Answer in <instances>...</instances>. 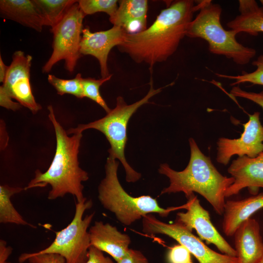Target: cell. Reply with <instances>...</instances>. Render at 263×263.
I'll use <instances>...</instances> for the list:
<instances>
[{
    "label": "cell",
    "instance_id": "1",
    "mask_svg": "<svg viewBox=\"0 0 263 263\" xmlns=\"http://www.w3.org/2000/svg\"><path fill=\"white\" fill-rule=\"evenodd\" d=\"M195 2L179 0L162 10L153 23L145 30L134 34H126L118 46L137 63H145L151 69L158 62L166 61L177 50L186 36L193 14L197 11Z\"/></svg>",
    "mask_w": 263,
    "mask_h": 263
},
{
    "label": "cell",
    "instance_id": "2",
    "mask_svg": "<svg viewBox=\"0 0 263 263\" xmlns=\"http://www.w3.org/2000/svg\"><path fill=\"white\" fill-rule=\"evenodd\" d=\"M48 117L52 122L56 137V149L53 161L45 172L39 169L35 171V177L28 183L24 190L44 187L50 185L48 195L49 200H55L71 194L77 202L82 201L84 197V186L82 182L89 179L88 173L79 166L78 154L82 132L69 136L57 120L53 107L48 106Z\"/></svg>",
    "mask_w": 263,
    "mask_h": 263
},
{
    "label": "cell",
    "instance_id": "3",
    "mask_svg": "<svg viewBox=\"0 0 263 263\" xmlns=\"http://www.w3.org/2000/svg\"><path fill=\"white\" fill-rule=\"evenodd\" d=\"M190 158L188 165L182 171L172 169L168 164H162L159 172L169 180V186L161 194L182 192L188 199L193 192L202 196L219 215L224 213L225 192L234 179L221 174L210 158L200 150L195 140H188Z\"/></svg>",
    "mask_w": 263,
    "mask_h": 263
},
{
    "label": "cell",
    "instance_id": "4",
    "mask_svg": "<svg viewBox=\"0 0 263 263\" xmlns=\"http://www.w3.org/2000/svg\"><path fill=\"white\" fill-rule=\"evenodd\" d=\"M196 6L199 13L189 23L186 36L205 40L212 54L223 56L238 65L247 64L255 56L256 51L240 43L234 31L223 28L220 20L221 6L213 3L211 0H198Z\"/></svg>",
    "mask_w": 263,
    "mask_h": 263
},
{
    "label": "cell",
    "instance_id": "5",
    "mask_svg": "<svg viewBox=\"0 0 263 263\" xmlns=\"http://www.w3.org/2000/svg\"><path fill=\"white\" fill-rule=\"evenodd\" d=\"M119 163L109 156L105 166V177L98 187V199L107 210L113 213L123 225L129 226L152 213L166 217L172 210L181 208L161 207L156 199L149 195L133 197L123 188L117 177Z\"/></svg>",
    "mask_w": 263,
    "mask_h": 263
},
{
    "label": "cell",
    "instance_id": "6",
    "mask_svg": "<svg viewBox=\"0 0 263 263\" xmlns=\"http://www.w3.org/2000/svg\"><path fill=\"white\" fill-rule=\"evenodd\" d=\"M150 86L147 94L138 101L128 105L122 96H119L116 98L115 107L111 110L103 118L87 124H80L76 128H71L67 131L68 134H73L93 129L103 133L111 145L108 150L109 156L115 159H118L122 163L126 172V180L129 183L137 181L141 175L130 166L125 156V148L128 140L127 132L128 122L140 107L149 103V100L161 92L164 88L154 89L152 78L150 82Z\"/></svg>",
    "mask_w": 263,
    "mask_h": 263
},
{
    "label": "cell",
    "instance_id": "7",
    "mask_svg": "<svg viewBox=\"0 0 263 263\" xmlns=\"http://www.w3.org/2000/svg\"><path fill=\"white\" fill-rule=\"evenodd\" d=\"M93 206L91 199L85 198L75 203L74 216L71 223L64 228L56 232V237L47 247L35 253H24L19 258L44 254H57L62 256L66 263H85L88 259V251L91 246L88 228L94 213L83 218L85 211Z\"/></svg>",
    "mask_w": 263,
    "mask_h": 263
},
{
    "label": "cell",
    "instance_id": "8",
    "mask_svg": "<svg viewBox=\"0 0 263 263\" xmlns=\"http://www.w3.org/2000/svg\"><path fill=\"white\" fill-rule=\"evenodd\" d=\"M77 1L67 10L61 20L51 28L53 34V52L42 68L49 72L58 61H65V69L73 73L81 55L80 53L83 20L85 17Z\"/></svg>",
    "mask_w": 263,
    "mask_h": 263
},
{
    "label": "cell",
    "instance_id": "9",
    "mask_svg": "<svg viewBox=\"0 0 263 263\" xmlns=\"http://www.w3.org/2000/svg\"><path fill=\"white\" fill-rule=\"evenodd\" d=\"M142 231L148 235L164 234L185 246L199 263H239L237 257L215 252L206 245L182 224L164 223L149 214L142 218Z\"/></svg>",
    "mask_w": 263,
    "mask_h": 263
},
{
    "label": "cell",
    "instance_id": "10",
    "mask_svg": "<svg viewBox=\"0 0 263 263\" xmlns=\"http://www.w3.org/2000/svg\"><path fill=\"white\" fill-rule=\"evenodd\" d=\"M260 115L259 112L248 115V120L243 124L244 131L239 138L221 137L218 139L217 162L226 165L233 156L254 158L263 152V126Z\"/></svg>",
    "mask_w": 263,
    "mask_h": 263
},
{
    "label": "cell",
    "instance_id": "11",
    "mask_svg": "<svg viewBox=\"0 0 263 263\" xmlns=\"http://www.w3.org/2000/svg\"><path fill=\"white\" fill-rule=\"evenodd\" d=\"M32 57L21 51L14 53L7 74L0 89L33 114L41 109L32 94L30 81Z\"/></svg>",
    "mask_w": 263,
    "mask_h": 263
},
{
    "label": "cell",
    "instance_id": "12",
    "mask_svg": "<svg viewBox=\"0 0 263 263\" xmlns=\"http://www.w3.org/2000/svg\"><path fill=\"white\" fill-rule=\"evenodd\" d=\"M181 208L187 209L185 212L177 214V221L192 231L194 229L200 239L207 244H212L224 254L237 257V253L221 236L211 223L209 212L201 205L199 199L193 194Z\"/></svg>",
    "mask_w": 263,
    "mask_h": 263
},
{
    "label": "cell",
    "instance_id": "13",
    "mask_svg": "<svg viewBox=\"0 0 263 263\" xmlns=\"http://www.w3.org/2000/svg\"><path fill=\"white\" fill-rule=\"evenodd\" d=\"M126 32L120 27L113 25L111 28L92 32L88 27L83 29L80 42V53L83 55H91L98 60L101 78L111 74L108 68V58L110 51L124 41Z\"/></svg>",
    "mask_w": 263,
    "mask_h": 263
},
{
    "label": "cell",
    "instance_id": "14",
    "mask_svg": "<svg viewBox=\"0 0 263 263\" xmlns=\"http://www.w3.org/2000/svg\"><path fill=\"white\" fill-rule=\"evenodd\" d=\"M227 171L234 181L226 189L225 198L238 194L244 188L256 195L259 188H263V152L254 158L238 157L232 161Z\"/></svg>",
    "mask_w": 263,
    "mask_h": 263
},
{
    "label": "cell",
    "instance_id": "15",
    "mask_svg": "<svg viewBox=\"0 0 263 263\" xmlns=\"http://www.w3.org/2000/svg\"><path fill=\"white\" fill-rule=\"evenodd\" d=\"M91 245L111 255L117 262L129 249L130 236L116 226L102 221H95L89 230Z\"/></svg>",
    "mask_w": 263,
    "mask_h": 263
},
{
    "label": "cell",
    "instance_id": "16",
    "mask_svg": "<svg viewBox=\"0 0 263 263\" xmlns=\"http://www.w3.org/2000/svg\"><path fill=\"white\" fill-rule=\"evenodd\" d=\"M234 235L239 263H257L263 256V242L258 222L251 218L246 220Z\"/></svg>",
    "mask_w": 263,
    "mask_h": 263
},
{
    "label": "cell",
    "instance_id": "17",
    "mask_svg": "<svg viewBox=\"0 0 263 263\" xmlns=\"http://www.w3.org/2000/svg\"><path fill=\"white\" fill-rule=\"evenodd\" d=\"M148 2L146 0H121L110 21L127 34H134L147 28Z\"/></svg>",
    "mask_w": 263,
    "mask_h": 263
},
{
    "label": "cell",
    "instance_id": "18",
    "mask_svg": "<svg viewBox=\"0 0 263 263\" xmlns=\"http://www.w3.org/2000/svg\"><path fill=\"white\" fill-rule=\"evenodd\" d=\"M263 208V193L238 201L225 202L223 230L226 236L234 235L240 225Z\"/></svg>",
    "mask_w": 263,
    "mask_h": 263
},
{
    "label": "cell",
    "instance_id": "19",
    "mask_svg": "<svg viewBox=\"0 0 263 263\" xmlns=\"http://www.w3.org/2000/svg\"><path fill=\"white\" fill-rule=\"evenodd\" d=\"M0 14L2 18L39 32L45 26L43 19L33 0H0Z\"/></svg>",
    "mask_w": 263,
    "mask_h": 263
},
{
    "label": "cell",
    "instance_id": "20",
    "mask_svg": "<svg viewBox=\"0 0 263 263\" xmlns=\"http://www.w3.org/2000/svg\"><path fill=\"white\" fill-rule=\"evenodd\" d=\"M238 15L227 23L237 35L244 32L252 36L263 33V6L255 0H239Z\"/></svg>",
    "mask_w": 263,
    "mask_h": 263
},
{
    "label": "cell",
    "instance_id": "21",
    "mask_svg": "<svg viewBox=\"0 0 263 263\" xmlns=\"http://www.w3.org/2000/svg\"><path fill=\"white\" fill-rule=\"evenodd\" d=\"M24 188L12 187L7 185L0 186V223L15 224L36 227L25 221L18 212L11 201V197Z\"/></svg>",
    "mask_w": 263,
    "mask_h": 263
},
{
    "label": "cell",
    "instance_id": "22",
    "mask_svg": "<svg viewBox=\"0 0 263 263\" xmlns=\"http://www.w3.org/2000/svg\"><path fill=\"white\" fill-rule=\"evenodd\" d=\"M43 19L45 26L51 28L63 18L68 9L77 0H33Z\"/></svg>",
    "mask_w": 263,
    "mask_h": 263
},
{
    "label": "cell",
    "instance_id": "23",
    "mask_svg": "<svg viewBox=\"0 0 263 263\" xmlns=\"http://www.w3.org/2000/svg\"><path fill=\"white\" fill-rule=\"evenodd\" d=\"M82 77L80 73L77 74L75 78L64 79L49 74L48 81L56 90L57 94L62 95L66 94H72L78 98L84 97L81 83Z\"/></svg>",
    "mask_w": 263,
    "mask_h": 263
},
{
    "label": "cell",
    "instance_id": "24",
    "mask_svg": "<svg viewBox=\"0 0 263 263\" xmlns=\"http://www.w3.org/2000/svg\"><path fill=\"white\" fill-rule=\"evenodd\" d=\"M252 64L256 67V69L251 72H243L241 75H237L218 73H215V75L221 78L234 80V81L230 84L231 86H235L244 83L263 86V55H260Z\"/></svg>",
    "mask_w": 263,
    "mask_h": 263
},
{
    "label": "cell",
    "instance_id": "25",
    "mask_svg": "<svg viewBox=\"0 0 263 263\" xmlns=\"http://www.w3.org/2000/svg\"><path fill=\"white\" fill-rule=\"evenodd\" d=\"M112 76L110 75L106 78L96 79L93 78H83L81 83L83 91L84 97H88L100 105L107 113L111 109L107 105L106 102L100 93V87L105 82L109 80Z\"/></svg>",
    "mask_w": 263,
    "mask_h": 263
},
{
    "label": "cell",
    "instance_id": "26",
    "mask_svg": "<svg viewBox=\"0 0 263 263\" xmlns=\"http://www.w3.org/2000/svg\"><path fill=\"white\" fill-rule=\"evenodd\" d=\"M118 0H80L78 6L86 16L97 12H104L110 18L113 16L118 8Z\"/></svg>",
    "mask_w": 263,
    "mask_h": 263
},
{
    "label": "cell",
    "instance_id": "27",
    "mask_svg": "<svg viewBox=\"0 0 263 263\" xmlns=\"http://www.w3.org/2000/svg\"><path fill=\"white\" fill-rule=\"evenodd\" d=\"M167 259L169 263H193L191 253L185 246L180 244L169 249Z\"/></svg>",
    "mask_w": 263,
    "mask_h": 263
},
{
    "label": "cell",
    "instance_id": "28",
    "mask_svg": "<svg viewBox=\"0 0 263 263\" xmlns=\"http://www.w3.org/2000/svg\"><path fill=\"white\" fill-rule=\"evenodd\" d=\"M230 94L234 97L244 98L253 102L263 110V90L255 93L244 90L238 86H233Z\"/></svg>",
    "mask_w": 263,
    "mask_h": 263
},
{
    "label": "cell",
    "instance_id": "29",
    "mask_svg": "<svg viewBox=\"0 0 263 263\" xmlns=\"http://www.w3.org/2000/svg\"><path fill=\"white\" fill-rule=\"evenodd\" d=\"M18 260L19 263H23L27 260L35 263H66V260L62 256L52 253L30 256Z\"/></svg>",
    "mask_w": 263,
    "mask_h": 263
},
{
    "label": "cell",
    "instance_id": "30",
    "mask_svg": "<svg viewBox=\"0 0 263 263\" xmlns=\"http://www.w3.org/2000/svg\"><path fill=\"white\" fill-rule=\"evenodd\" d=\"M117 263H149L147 258L139 250H128L126 255Z\"/></svg>",
    "mask_w": 263,
    "mask_h": 263
},
{
    "label": "cell",
    "instance_id": "31",
    "mask_svg": "<svg viewBox=\"0 0 263 263\" xmlns=\"http://www.w3.org/2000/svg\"><path fill=\"white\" fill-rule=\"evenodd\" d=\"M85 263H114L103 252L94 246L91 245L88 251V259Z\"/></svg>",
    "mask_w": 263,
    "mask_h": 263
},
{
    "label": "cell",
    "instance_id": "32",
    "mask_svg": "<svg viewBox=\"0 0 263 263\" xmlns=\"http://www.w3.org/2000/svg\"><path fill=\"white\" fill-rule=\"evenodd\" d=\"M12 98L3 90L0 89V105L7 109L16 111L19 109L21 105L18 102H14Z\"/></svg>",
    "mask_w": 263,
    "mask_h": 263
},
{
    "label": "cell",
    "instance_id": "33",
    "mask_svg": "<svg viewBox=\"0 0 263 263\" xmlns=\"http://www.w3.org/2000/svg\"><path fill=\"white\" fill-rule=\"evenodd\" d=\"M12 248L10 246H7L6 242L3 240H0V263H10L7 260L11 254Z\"/></svg>",
    "mask_w": 263,
    "mask_h": 263
},
{
    "label": "cell",
    "instance_id": "34",
    "mask_svg": "<svg viewBox=\"0 0 263 263\" xmlns=\"http://www.w3.org/2000/svg\"><path fill=\"white\" fill-rule=\"evenodd\" d=\"M9 66L4 63L2 57L0 56V82L3 83L6 77Z\"/></svg>",
    "mask_w": 263,
    "mask_h": 263
},
{
    "label": "cell",
    "instance_id": "35",
    "mask_svg": "<svg viewBox=\"0 0 263 263\" xmlns=\"http://www.w3.org/2000/svg\"><path fill=\"white\" fill-rule=\"evenodd\" d=\"M257 263H263V256Z\"/></svg>",
    "mask_w": 263,
    "mask_h": 263
},
{
    "label": "cell",
    "instance_id": "36",
    "mask_svg": "<svg viewBox=\"0 0 263 263\" xmlns=\"http://www.w3.org/2000/svg\"><path fill=\"white\" fill-rule=\"evenodd\" d=\"M260 2H261V3L263 4V0H260Z\"/></svg>",
    "mask_w": 263,
    "mask_h": 263
},
{
    "label": "cell",
    "instance_id": "37",
    "mask_svg": "<svg viewBox=\"0 0 263 263\" xmlns=\"http://www.w3.org/2000/svg\"><path fill=\"white\" fill-rule=\"evenodd\" d=\"M28 262H29L28 263H34V262H31V261H28Z\"/></svg>",
    "mask_w": 263,
    "mask_h": 263
}]
</instances>
